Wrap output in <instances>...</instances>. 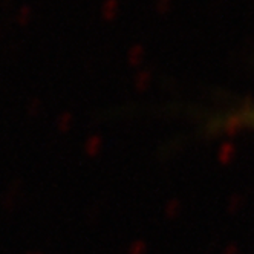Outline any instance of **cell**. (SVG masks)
<instances>
[{"mask_svg": "<svg viewBox=\"0 0 254 254\" xmlns=\"http://www.w3.org/2000/svg\"><path fill=\"white\" fill-rule=\"evenodd\" d=\"M224 126L254 130V107H245V109H241L239 112H234L233 115L227 118Z\"/></svg>", "mask_w": 254, "mask_h": 254, "instance_id": "6da1fadb", "label": "cell"}]
</instances>
